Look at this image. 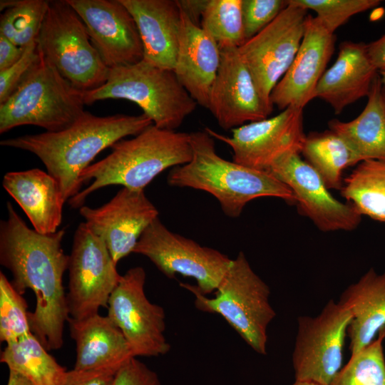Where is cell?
<instances>
[{
  "instance_id": "cell-1",
  "label": "cell",
  "mask_w": 385,
  "mask_h": 385,
  "mask_svg": "<svg viewBox=\"0 0 385 385\" xmlns=\"http://www.w3.org/2000/svg\"><path fill=\"white\" fill-rule=\"evenodd\" d=\"M6 210L0 222V264L11 272L19 294L30 289L35 294L34 311L28 315L31 332L47 350L59 349L69 318L63 285L69 262L62 247L65 230L39 233L26 225L11 202H6Z\"/></svg>"
},
{
  "instance_id": "cell-2",
  "label": "cell",
  "mask_w": 385,
  "mask_h": 385,
  "mask_svg": "<svg viewBox=\"0 0 385 385\" xmlns=\"http://www.w3.org/2000/svg\"><path fill=\"white\" fill-rule=\"evenodd\" d=\"M153 124L144 113L97 116L85 111L73 124L61 131L7 138L1 140L0 145L36 155L58 182L67 200L81 191L80 175L99 153L126 136L137 135Z\"/></svg>"
},
{
  "instance_id": "cell-3",
  "label": "cell",
  "mask_w": 385,
  "mask_h": 385,
  "mask_svg": "<svg viewBox=\"0 0 385 385\" xmlns=\"http://www.w3.org/2000/svg\"><path fill=\"white\" fill-rule=\"evenodd\" d=\"M191 160L173 168L169 185L207 192L228 217H238L246 205L260 197H276L294 204L292 190L267 170L249 168L220 157L214 138L205 130L190 133Z\"/></svg>"
},
{
  "instance_id": "cell-4",
  "label": "cell",
  "mask_w": 385,
  "mask_h": 385,
  "mask_svg": "<svg viewBox=\"0 0 385 385\" xmlns=\"http://www.w3.org/2000/svg\"><path fill=\"white\" fill-rule=\"evenodd\" d=\"M111 148L108 155L81 173V184L91 183L68 200L73 208H80L88 195L106 186L120 185L144 190L160 173L189 163L192 155L190 133L161 129L153 124Z\"/></svg>"
},
{
  "instance_id": "cell-5",
  "label": "cell",
  "mask_w": 385,
  "mask_h": 385,
  "mask_svg": "<svg viewBox=\"0 0 385 385\" xmlns=\"http://www.w3.org/2000/svg\"><path fill=\"white\" fill-rule=\"evenodd\" d=\"M123 99L136 103L156 127L175 130L197 103L178 81L174 71L146 61L109 69L106 83L83 91L85 104Z\"/></svg>"
},
{
  "instance_id": "cell-6",
  "label": "cell",
  "mask_w": 385,
  "mask_h": 385,
  "mask_svg": "<svg viewBox=\"0 0 385 385\" xmlns=\"http://www.w3.org/2000/svg\"><path fill=\"white\" fill-rule=\"evenodd\" d=\"M39 53L37 62L18 88L0 104L1 134L24 125L41 127L46 132L61 131L85 112L83 91L73 86Z\"/></svg>"
},
{
  "instance_id": "cell-7",
  "label": "cell",
  "mask_w": 385,
  "mask_h": 385,
  "mask_svg": "<svg viewBox=\"0 0 385 385\" xmlns=\"http://www.w3.org/2000/svg\"><path fill=\"white\" fill-rule=\"evenodd\" d=\"M180 285L195 295L198 309L220 314L254 351L267 354V327L276 313L270 304L268 285L254 272L243 252L232 260L214 298L207 297L196 286Z\"/></svg>"
},
{
  "instance_id": "cell-8",
  "label": "cell",
  "mask_w": 385,
  "mask_h": 385,
  "mask_svg": "<svg viewBox=\"0 0 385 385\" xmlns=\"http://www.w3.org/2000/svg\"><path fill=\"white\" fill-rule=\"evenodd\" d=\"M36 42L44 58L78 89L91 91L106 83L109 68L67 0L49 1Z\"/></svg>"
},
{
  "instance_id": "cell-9",
  "label": "cell",
  "mask_w": 385,
  "mask_h": 385,
  "mask_svg": "<svg viewBox=\"0 0 385 385\" xmlns=\"http://www.w3.org/2000/svg\"><path fill=\"white\" fill-rule=\"evenodd\" d=\"M68 270L69 317L82 319L107 309L122 275L104 241L85 222L74 233Z\"/></svg>"
},
{
  "instance_id": "cell-10",
  "label": "cell",
  "mask_w": 385,
  "mask_h": 385,
  "mask_svg": "<svg viewBox=\"0 0 385 385\" xmlns=\"http://www.w3.org/2000/svg\"><path fill=\"white\" fill-rule=\"evenodd\" d=\"M133 253L148 257L167 277H192L206 295L216 290L232 262L220 251L168 230L154 220L139 238Z\"/></svg>"
},
{
  "instance_id": "cell-11",
  "label": "cell",
  "mask_w": 385,
  "mask_h": 385,
  "mask_svg": "<svg viewBox=\"0 0 385 385\" xmlns=\"http://www.w3.org/2000/svg\"><path fill=\"white\" fill-rule=\"evenodd\" d=\"M351 319L349 310L332 299L317 316L298 318L292 354L295 380L318 385L332 384L342 367Z\"/></svg>"
},
{
  "instance_id": "cell-12",
  "label": "cell",
  "mask_w": 385,
  "mask_h": 385,
  "mask_svg": "<svg viewBox=\"0 0 385 385\" xmlns=\"http://www.w3.org/2000/svg\"><path fill=\"white\" fill-rule=\"evenodd\" d=\"M287 1L273 21L238 48L262 101L272 110L271 93L299 50L307 16L306 9Z\"/></svg>"
},
{
  "instance_id": "cell-13",
  "label": "cell",
  "mask_w": 385,
  "mask_h": 385,
  "mask_svg": "<svg viewBox=\"0 0 385 385\" xmlns=\"http://www.w3.org/2000/svg\"><path fill=\"white\" fill-rule=\"evenodd\" d=\"M145 279L142 267L129 269L112 292L107 307V316L122 332L134 357L158 356L170 349L164 334V309L147 298Z\"/></svg>"
},
{
  "instance_id": "cell-14",
  "label": "cell",
  "mask_w": 385,
  "mask_h": 385,
  "mask_svg": "<svg viewBox=\"0 0 385 385\" xmlns=\"http://www.w3.org/2000/svg\"><path fill=\"white\" fill-rule=\"evenodd\" d=\"M205 130L231 148L234 162L262 170H268L287 155L300 154L306 138L303 109L294 107L275 116L235 128L232 130V137L208 128Z\"/></svg>"
},
{
  "instance_id": "cell-15",
  "label": "cell",
  "mask_w": 385,
  "mask_h": 385,
  "mask_svg": "<svg viewBox=\"0 0 385 385\" xmlns=\"http://www.w3.org/2000/svg\"><path fill=\"white\" fill-rule=\"evenodd\" d=\"M267 171L289 187L299 212L321 231H351L359 225L362 216L349 202L336 199L300 154L284 157Z\"/></svg>"
},
{
  "instance_id": "cell-16",
  "label": "cell",
  "mask_w": 385,
  "mask_h": 385,
  "mask_svg": "<svg viewBox=\"0 0 385 385\" xmlns=\"http://www.w3.org/2000/svg\"><path fill=\"white\" fill-rule=\"evenodd\" d=\"M83 21L90 40L110 69L143 59L136 23L120 0H67Z\"/></svg>"
},
{
  "instance_id": "cell-17",
  "label": "cell",
  "mask_w": 385,
  "mask_h": 385,
  "mask_svg": "<svg viewBox=\"0 0 385 385\" xmlns=\"http://www.w3.org/2000/svg\"><path fill=\"white\" fill-rule=\"evenodd\" d=\"M79 212L91 230L104 241L116 264L133 252L141 235L159 214L144 190L125 187L102 206L83 205Z\"/></svg>"
},
{
  "instance_id": "cell-18",
  "label": "cell",
  "mask_w": 385,
  "mask_h": 385,
  "mask_svg": "<svg viewBox=\"0 0 385 385\" xmlns=\"http://www.w3.org/2000/svg\"><path fill=\"white\" fill-rule=\"evenodd\" d=\"M220 49V66L207 108L218 125L227 130L268 118L273 110L262 101L238 48Z\"/></svg>"
},
{
  "instance_id": "cell-19",
  "label": "cell",
  "mask_w": 385,
  "mask_h": 385,
  "mask_svg": "<svg viewBox=\"0 0 385 385\" xmlns=\"http://www.w3.org/2000/svg\"><path fill=\"white\" fill-rule=\"evenodd\" d=\"M334 34L316 16L307 15L299 50L290 66L272 90L270 101L283 111L303 109L315 98L316 88L334 51Z\"/></svg>"
},
{
  "instance_id": "cell-20",
  "label": "cell",
  "mask_w": 385,
  "mask_h": 385,
  "mask_svg": "<svg viewBox=\"0 0 385 385\" xmlns=\"http://www.w3.org/2000/svg\"><path fill=\"white\" fill-rule=\"evenodd\" d=\"M178 49L173 71L197 105L208 108L220 63L217 42L180 9Z\"/></svg>"
},
{
  "instance_id": "cell-21",
  "label": "cell",
  "mask_w": 385,
  "mask_h": 385,
  "mask_svg": "<svg viewBox=\"0 0 385 385\" xmlns=\"http://www.w3.org/2000/svg\"><path fill=\"white\" fill-rule=\"evenodd\" d=\"M120 1L136 23L143 43V59L173 71L181 20L178 0Z\"/></svg>"
},
{
  "instance_id": "cell-22",
  "label": "cell",
  "mask_w": 385,
  "mask_h": 385,
  "mask_svg": "<svg viewBox=\"0 0 385 385\" xmlns=\"http://www.w3.org/2000/svg\"><path fill=\"white\" fill-rule=\"evenodd\" d=\"M378 73L369 57L367 44L342 42L335 62L318 83L315 98L327 102L339 114L346 106L368 96Z\"/></svg>"
},
{
  "instance_id": "cell-23",
  "label": "cell",
  "mask_w": 385,
  "mask_h": 385,
  "mask_svg": "<svg viewBox=\"0 0 385 385\" xmlns=\"http://www.w3.org/2000/svg\"><path fill=\"white\" fill-rule=\"evenodd\" d=\"M4 190L26 215L33 229L41 234L58 231L66 202L58 182L39 168L6 173Z\"/></svg>"
},
{
  "instance_id": "cell-24",
  "label": "cell",
  "mask_w": 385,
  "mask_h": 385,
  "mask_svg": "<svg viewBox=\"0 0 385 385\" xmlns=\"http://www.w3.org/2000/svg\"><path fill=\"white\" fill-rule=\"evenodd\" d=\"M67 322L76 344L74 369L122 366L134 357L122 332L108 316L69 317Z\"/></svg>"
},
{
  "instance_id": "cell-25",
  "label": "cell",
  "mask_w": 385,
  "mask_h": 385,
  "mask_svg": "<svg viewBox=\"0 0 385 385\" xmlns=\"http://www.w3.org/2000/svg\"><path fill=\"white\" fill-rule=\"evenodd\" d=\"M339 302L352 316L347 333L349 349L354 354L385 329V272L379 274L369 269L342 292Z\"/></svg>"
},
{
  "instance_id": "cell-26",
  "label": "cell",
  "mask_w": 385,
  "mask_h": 385,
  "mask_svg": "<svg viewBox=\"0 0 385 385\" xmlns=\"http://www.w3.org/2000/svg\"><path fill=\"white\" fill-rule=\"evenodd\" d=\"M382 82L378 73L361 113L350 121L333 119L329 130L339 135L359 161H385V112L381 100Z\"/></svg>"
},
{
  "instance_id": "cell-27",
  "label": "cell",
  "mask_w": 385,
  "mask_h": 385,
  "mask_svg": "<svg viewBox=\"0 0 385 385\" xmlns=\"http://www.w3.org/2000/svg\"><path fill=\"white\" fill-rule=\"evenodd\" d=\"M48 351L31 333L6 344L1 353L0 361L9 370L23 375L33 385H61L67 371Z\"/></svg>"
},
{
  "instance_id": "cell-28",
  "label": "cell",
  "mask_w": 385,
  "mask_h": 385,
  "mask_svg": "<svg viewBox=\"0 0 385 385\" xmlns=\"http://www.w3.org/2000/svg\"><path fill=\"white\" fill-rule=\"evenodd\" d=\"M301 154L329 190H340L344 170L360 163L346 143L331 130L306 135Z\"/></svg>"
},
{
  "instance_id": "cell-29",
  "label": "cell",
  "mask_w": 385,
  "mask_h": 385,
  "mask_svg": "<svg viewBox=\"0 0 385 385\" xmlns=\"http://www.w3.org/2000/svg\"><path fill=\"white\" fill-rule=\"evenodd\" d=\"M340 193L361 216L385 222V161L358 163L343 180Z\"/></svg>"
},
{
  "instance_id": "cell-30",
  "label": "cell",
  "mask_w": 385,
  "mask_h": 385,
  "mask_svg": "<svg viewBox=\"0 0 385 385\" xmlns=\"http://www.w3.org/2000/svg\"><path fill=\"white\" fill-rule=\"evenodd\" d=\"M49 1L1 0L0 35L26 48L39 34Z\"/></svg>"
},
{
  "instance_id": "cell-31",
  "label": "cell",
  "mask_w": 385,
  "mask_h": 385,
  "mask_svg": "<svg viewBox=\"0 0 385 385\" xmlns=\"http://www.w3.org/2000/svg\"><path fill=\"white\" fill-rule=\"evenodd\" d=\"M200 27L217 42L220 48L240 47L246 41L242 0H208Z\"/></svg>"
},
{
  "instance_id": "cell-32",
  "label": "cell",
  "mask_w": 385,
  "mask_h": 385,
  "mask_svg": "<svg viewBox=\"0 0 385 385\" xmlns=\"http://www.w3.org/2000/svg\"><path fill=\"white\" fill-rule=\"evenodd\" d=\"M385 329L368 346L351 355L330 385H385Z\"/></svg>"
},
{
  "instance_id": "cell-33",
  "label": "cell",
  "mask_w": 385,
  "mask_h": 385,
  "mask_svg": "<svg viewBox=\"0 0 385 385\" xmlns=\"http://www.w3.org/2000/svg\"><path fill=\"white\" fill-rule=\"evenodd\" d=\"M28 305L5 274L0 272V341L15 342L31 333Z\"/></svg>"
},
{
  "instance_id": "cell-34",
  "label": "cell",
  "mask_w": 385,
  "mask_h": 385,
  "mask_svg": "<svg viewBox=\"0 0 385 385\" xmlns=\"http://www.w3.org/2000/svg\"><path fill=\"white\" fill-rule=\"evenodd\" d=\"M307 11L316 13V17L332 34L353 16L380 4L379 0H289Z\"/></svg>"
},
{
  "instance_id": "cell-35",
  "label": "cell",
  "mask_w": 385,
  "mask_h": 385,
  "mask_svg": "<svg viewBox=\"0 0 385 385\" xmlns=\"http://www.w3.org/2000/svg\"><path fill=\"white\" fill-rule=\"evenodd\" d=\"M287 6V0H242V14L246 41L255 36Z\"/></svg>"
},
{
  "instance_id": "cell-36",
  "label": "cell",
  "mask_w": 385,
  "mask_h": 385,
  "mask_svg": "<svg viewBox=\"0 0 385 385\" xmlns=\"http://www.w3.org/2000/svg\"><path fill=\"white\" fill-rule=\"evenodd\" d=\"M40 53L36 41L25 48L22 57L11 67L0 71V104L4 103L18 88L34 67Z\"/></svg>"
},
{
  "instance_id": "cell-37",
  "label": "cell",
  "mask_w": 385,
  "mask_h": 385,
  "mask_svg": "<svg viewBox=\"0 0 385 385\" xmlns=\"http://www.w3.org/2000/svg\"><path fill=\"white\" fill-rule=\"evenodd\" d=\"M113 385H162L158 374L136 357L118 369Z\"/></svg>"
},
{
  "instance_id": "cell-38",
  "label": "cell",
  "mask_w": 385,
  "mask_h": 385,
  "mask_svg": "<svg viewBox=\"0 0 385 385\" xmlns=\"http://www.w3.org/2000/svg\"><path fill=\"white\" fill-rule=\"evenodd\" d=\"M121 366L67 371L61 385H113Z\"/></svg>"
},
{
  "instance_id": "cell-39",
  "label": "cell",
  "mask_w": 385,
  "mask_h": 385,
  "mask_svg": "<svg viewBox=\"0 0 385 385\" xmlns=\"http://www.w3.org/2000/svg\"><path fill=\"white\" fill-rule=\"evenodd\" d=\"M25 48L16 46L0 35V71L16 63L23 56Z\"/></svg>"
},
{
  "instance_id": "cell-40",
  "label": "cell",
  "mask_w": 385,
  "mask_h": 385,
  "mask_svg": "<svg viewBox=\"0 0 385 385\" xmlns=\"http://www.w3.org/2000/svg\"><path fill=\"white\" fill-rule=\"evenodd\" d=\"M367 52L371 62L378 71L385 68V34L367 44Z\"/></svg>"
},
{
  "instance_id": "cell-41",
  "label": "cell",
  "mask_w": 385,
  "mask_h": 385,
  "mask_svg": "<svg viewBox=\"0 0 385 385\" xmlns=\"http://www.w3.org/2000/svg\"><path fill=\"white\" fill-rule=\"evenodd\" d=\"M208 0H178L180 9L195 24L202 18Z\"/></svg>"
},
{
  "instance_id": "cell-42",
  "label": "cell",
  "mask_w": 385,
  "mask_h": 385,
  "mask_svg": "<svg viewBox=\"0 0 385 385\" xmlns=\"http://www.w3.org/2000/svg\"><path fill=\"white\" fill-rule=\"evenodd\" d=\"M7 385H33L21 374L9 370Z\"/></svg>"
},
{
  "instance_id": "cell-43",
  "label": "cell",
  "mask_w": 385,
  "mask_h": 385,
  "mask_svg": "<svg viewBox=\"0 0 385 385\" xmlns=\"http://www.w3.org/2000/svg\"><path fill=\"white\" fill-rule=\"evenodd\" d=\"M378 73L383 85L385 86V68L379 70Z\"/></svg>"
},
{
  "instance_id": "cell-44",
  "label": "cell",
  "mask_w": 385,
  "mask_h": 385,
  "mask_svg": "<svg viewBox=\"0 0 385 385\" xmlns=\"http://www.w3.org/2000/svg\"><path fill=\"white\" fill-rule=\"evenodd\" d=\"M292 385H318V384H316L312 382H308V381L295 380V382Z\"/></svg>"
},
{
  "instance_id": "cell-45",
  "label": "cell",
  "mask_w": 385,
  "mask_h": 385,
  "mask_svg": "<svg viewBox=\"0 0 385 385\" xmlns=\"http://www.w3.org/2000/svg\"><path fill=\"white\" fill-rule=\"evenodd\" d=\"M381 100L383 103V107L385 112V86L382 83V88H381Z\"/></svg>"
}]
</instances>
